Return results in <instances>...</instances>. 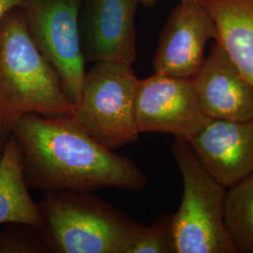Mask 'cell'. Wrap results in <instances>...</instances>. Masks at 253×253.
Listing matches in <instances>:
<instances>
[{"label":"cell","mask_w":253,"mask_h":253,"mask_svg":"<svg viewBox=\"0 0 253 253\" xmlns=\"http://www.w3.org/2000/svg\"><path fill=\"white\" fill-rule=\"evenodd\" d=\"M9 224L0 233V253H50L39 228L23 223Z\"/></svg>","instance_id":"obj_15"},{"label":"cell","mask_w":253,"mask_h":253,"mask_svg":"<svg viewBox=\"0 0 253 253\" xmlns=\"http://www.w3.org/2000/svg\"><path fill=\"white\" fill-rule=\"evenodd\" d=\"M216 26L197 0H181L165 22L153 59L155 73L192 79L205 61Z\"/></svg>","instance_id":"obj_8"},{"label":"cell","mask_w":253,"mask_h":253,"mask_svg":"<svg viewBox=\"0 0 253 253\" xmlns=\"http://www.w3.org/2000/svg\"><path fill=\"white\" fill-rule=\"evenodd\" d=\"M141 0H82L80 32L85 62L132 65Z\"/></svg>","instance_id":"obj_9"},{"label":"cell","mask_w":253,"mask_h":253,"mask_svg":"<svg viewBox=\"0 0 253 253\" xmlns=\"http://www.w3.org/2000/svg\"><path fill=\"white\" fill-rule=\"evenodd\" d=\"M224 222L237 253H253V173L227 190Z\"/></svg>","instance_id":"obj_14"},{"label":"cell","mask_w":253,"mask_h":253,"mask_svg":"<svg viewBox=\"0 0 253 253\" xmlns=\"http://www.w3.org/2000/svg\"><path fill=\"white\" fill-rule=\"evenodd\" d=\"M217 28V42L253 84V0H197Z\"/></svg>","instance_id":"obj_12"},{"label":"cell","mask_w":253,"mask_h":253,"mask_svg":"<svg viewBox=\"0 0 253 253\" xmlns=\"http://www.w3.org/2000/svg\"><path fill=\"white\" fill-rule=\"evenodd\" d=\"M27 185L38 190H142L149 181L130 159L114 153L68 117L29 114L10 127Z\"/></svg>","instance_id":"obj_1"},{"label":"cell","mask_w":253,"mask_h":253,"mask_svg":"<svg viewBox=\"0 0 253 253\" xmlns=\"http://www.w3.org/2000/svg\"><path fill=\"white\" fill-rule=\"evenodd\" d=\"M172 155L183 179L180 207L172 214L174 253H235L224 222L227 188L208 172L187 140L175 138Z\"/></svg>","instance_id":"obj_4"},{"label":"cell","mask_w":253,"mask_h":253,"mask_svg":"<svg viewBox=\"0 0 253 253\" xmlns=\"http://www.w3.org/2000/svg\"><path fill=\"white\" fill-rule=\"evenodd\" d=\"M38 208L50 253H128L144 227L92 192L46 190Z\"/></svg>","instance_id":"obj_3"},{"label":"cell","mask_w":253,"mask_h":253,"mask_svg":"<svg viewBox=\"0 0 253 253\" xmlns=\"http://www.w3.org/2000/svg\"><path fill=\"white\" fill-rule=\"evenodd\" d=\"M172 214H164L144 226L128 253H174L171 233Z\"/></svg>","instance_id":"obj_16"},{"label":"cell","mask_w":253,"mask_h":253,"mask_svg":"<svg viewBox=\"0 0 253 253\" xmlns=\"http://www.w3.org/2000/svg\"><path fill=\"white\" fill-rule=\"evenodd\" d=\"M139 79L132 65L100 61L85 73L81 96L71 119L111 150L139 138L134 99Z\"/></svg>","instance_id":"obj_5"},{"label":"cell","mask_w":253,"mask_h":253,"mask_svg":"<svg viewBox=\"0 0 253 253\" xmlns=\"http://www.w3.org/2000/svg\"><path fill=\"white\" fill-rule=\"evenodd\" d=\"M75 105L64 94L52 66L27 31L20 8L0 21V135L18 118L35 114L71 118Z\"/></svg>","instance_id":"obj_2"},{"label":"cell","mask_w":253,"mask_h":253,"mask_svg":"<svg viewBox=\"0 0 253 253\" xmlns=\"http://www.w3.org/2000/svg\"><path fill=\"white\" fill-rule=\"evenodd\" d=\"M191 80L208 118L235 121L253 118V84L217 42Z\"/></svg>","instance_id":"obj_11"},{"label":"cell","mask_w":253,"mask_h":253,"mask_svg":"<svg viewBox=\"0 0 253 253\" xmlns=\"http://www.w3.org/2000/svg\"><path fill=\"white\" fill-rule=\"evenodd\" d=\"M158 0H141V4H143L145 7L151 8L157 3Z\"/></svg>","instance_id":"obj_18"},{"label":"cell","mask_w":253,"mask_h":253,"mask_svg":"<svg viewBox=\"0 0 253 253\" xmlns=\"http://www.w3.org/2000/svg\"><path fill=\"white\" fill-rule=\"evenodd\" d=\"M1 144H2V140H1V135H0V149H1Z\"/></svg>","instance_id":"obj_19"},{"label":"cell","mask_w":253,"mask_h":253,"mask_svg":"<svg viewBox=\"0 0 253 253\" xmlns=\"http://www.w3.org/2000/svg\"><path fill=\"white\" fill-rule=\"evenodd\" d=\"M134 119L139 133H169L189 141L211 118L201 107L191 79L154 73L139 80Z\"/></svg>","instance_id":"obj_7"},{"label":"cell","mask_w":253,"mask_h":253,"mask_svg":"<svg viewBox=\"0 0 253 253\" xmlns=\"http://www.w3.org/2000/svg\"><path fill=\"white\" fill-rule=\"evenodd\" d=\"M22 152L13 135L8 137L0 158V224L23 223L39 228L38 204L29 193Z\"/></svg>","instance_id":"obj_13"},{"label":"cell","mask_w":253,"mask_h":253,"mask_svg":"<svg viewBox=\"0 0 253 253\" xmlns=\"http://www.w3.org/2000/svg\"><path fill=\"white\" fill-rule=\"evenodd\" d=\"M22 0H0V21L7 13L15 8H19Z\"/></svg>","instance_id":"obj_17"},{"label":"cell","mask_w":253,"mask_h":253,"mask_svg":"<svg viewBox=\"0 0 253 253\" xmlns=\"http://www.w3.org/2000/svg\"><path fill=\"white\" fill-rule=\"evenodd\" d=\"M188 142L206 169L227 189L253 173V118L210 119Z\"/></svg>","instance_id":"obj_10"},{"label":"cell","mask_w":253,"mask_h":253,"mask_svg":"<svg viewBox=\"0 0 253 253\" xmlns=\"http://www.w3.org/2000/svg\"><path fill=\"white\" fill-rule=\"evenodd\" d=\"M82 0H22L20 9L40 53L56 73L67 99L80 100L85 75L82 48Z\"/></svg>","instance_id":"obj_6"}]
</instances>
